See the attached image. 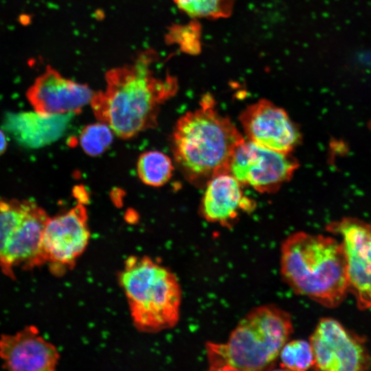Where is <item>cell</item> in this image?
Masks as SVG:
<instances>
[{
    "instance_id": "cell-21",
    "label": "cell",
    "mask_w": 371,
    "mask_h": 371,
    "mask_svg": "<svg viewBox=\"0 0 371 371\" xmlns=\"http://www.w3.org/2000/svg\"><path fill=\"white\" fill-rule=\"evenodd\" d=\"M8 147V138L5 133L0 129V156L6 150Z\"/></svg>"
},
{
    "instance_id": "cell-3",
    "label": "cell",
    "mask_w": 371,
    "mask_h": 371,
    "mask_svg": "<svg viewBox=\"0 0 371 371\" xmlns=\"http://www.w3.org/2000/svg\"><path fill=\"white\" fill-rule=\"evenodd\" d=\"M280 271L295 293L327 307L339 305L349 290L343 245L329 236H289L281 245Z\"/></svg>"
},
{
    "instance_id": "cell-15",
    "label": "cell",
    "mask_w": 371,
    "mask_h": 371,
    "mask_svg": "<svg viewBox=\"0 0 371 371\" xmlns=\"http://www.w3.org/2000/svg\"><path fill=\"white\" fill-rule=\"evenodd\" d=\"M174 165L171 159L162 152L146 151L141 154L137 163L139 179L146 185L161 186L171 179Z\"/></svg>"
},
{
    "instance_id": "cell-12",
    "label": "cell",
    "mask_w": 371,
    "mask_h": 371,
    "mask_svg": "<svg viewBox=\"0 0 371 371\" xmlns=\"http://www.w3.org/2000/svg\"><path fill=\"white\" fill-rule=\"evenodd\" d=\"M0 359L5 369L14 371H54L60 354L34 326L0 337Z\"/></svg>"
},
{
    "instance_id": "cell-1",
    "label": "cell",
    "mask_w": 371,
    "mask_h": 371,
    "mask_svg": "<svg viewBox=\"0 0 371 371\" xmlns=\"http://www.w3.org/2000/svg\"><path fill=\"white\" fill-rule=\"evenodd\" d=\"M155 58L154 52L146 51L132 63L110 69L104 90L95 92L91 100L96 118L120 138L155 127L161 106L177 91L176 78L155 74Z\"/></svg>"
},
{
    "instance_id": "cell-14",
    "label": "cell",
    "mask_w": 371,
    "mask_h": 371,
    "mask_svg": "<svg viewBox=\"0 0 371 371\" xmlns=\"http://www.w3.org/2000/svg\"><path fill=\"white\" fill-rule=\"evenodd\" d=\"M204 187L200 212L207 221L231 226L240 211L251 212L255 207L253 201L243 195L242 185L230 173L213 177Z\"/></svg>"
},
{
    "instance_id": "cell-11",
    "label": "cell",
    "mask_w": 371,
    "mask_h": 371,
    "mask_svg": "<svg viewBox=\"0 0 371 371\" xmlns=\"http://www.w3.org/2000/svg\"><path fill=\"white\" fill-rule=\"evenodd\" d=\"M94 93L87 85L65 78L47 66L28 88L26 97L36 113L54 116L79 113L91 102Z\"/></svg>"
},
{
    "instance_id": "cell-9",
    "label": "cell",
    "mask_w": 371,
    "mask_h": 371,
    "mask_svg": "<svg viewBox=\"0 0 371 371\" xmlns=\"http://www.w3.org/2000/svg\"><path fill=\"white\" fill-rule=\"evenodd\" d=\"M239 120L249 140L260 146L283 153H291L302 140L297 124L284 109L261 99L248 106Z\"/></svg>"
},
{
    "instance_id": "cell-13",
    "label": "cell",
    "mask_w": 371,
    "mask_h": 371,
    "mask_svg": "<svg viewBox=\"0 0 371 371\" xmlns=\"http://www.w3.org/2000/svg\"><path fill=\"white\" fill-rule=\"evenodd\" d=\"M48 218L45 210L34 201L1 260L0 269L5 276L14 279L15 268L31 269L45 264L42 240Z\"/></svg>"
},
{
    "instance_id": "cell-7",
    "label": "cell",
    "mask_w": 371,
    "mask_h": 371,
    "mask_svg": "<svg viewBox=\"0 0 371 371\" xmlns=\"http://www.w3.org/2000/svg\"><path fill=\"white\" fill-rule=\"evenodd\" d=\"M87 211L79 203L65 212L48 218L42 247L45 264L52 272L60 274L75 265L90 239Z\"/></svg>"
},
{
    "instance_id": "cell-8",
    "label": "cell",
    "mask_w": 371,
    "mask_h": 371,
    "mask_svg": "<svg viewBox=\"0 0 371 371\" xmlns=\"http://www.w3.org/2000/svg\"><path fill=\"white\" fill-rule=\"evenodd\" d=\"M314 366L326 371L367 370L370 358L361 339L332 318H323L311 338Z\"/></svg>"
},
{
    "instance_id": "cell-6",
    "label": "cell",
    "mask_w": 371,
    "mask_h": 371,
    "mask_svg": "<svg viewBox=\"0 0 371 371\" xmlns=\"http://www.w3.org/2000/svg\"><path fill=\"white\" fill-rule=\"evenodd\" d=\"M298 166L291 153L275 151L245 139L234 153L229 173L242 186L262 193H273L291 179Z\"/></svg>"
},
{
    "instance_id": "cell-17",
    "label": "cell",
    "mask_w": 371,
    "mask_h": 371,
    "mask_svg": "<svg viewBox=\"0 0 371 371\" xmlns=\"http://www.w3.org/2000/svg\"><path fill=\"white\" fill-rule=\"evenodd\" d=\"M183 12L192 18L218 19L229 17L236 0H174Z\"/></svg>"
},
{
    "instance_id": "cell-10",
    "label": "cell",
    "mask_w": 371,
    "mask_h": 371,
    "mask_svg": "<svg viewBox=\"0 0 371 371\" xmlns=\"http://www.w3.org/2000/svg\"><path fill=\"white\" fill-rule=\"evenodd\" d=\"M328 229L342 237L349 290L358 306L371 308V225L346 218L330 224Z\"/></svg>"
},
{
    "instance_id": "cell-19",
    "label": "cell",
    "mask_w": 371,
    "mask_h": 371,
    "mask_svg": "<svg viewBox=\"0 0 371 371\" xmlns=\"http://www.w3.org/2000/svg\"><path fill=\"white\" fill-rule=\"evenodd\" d=\"M113 134L111 128L103 122L91 124L82 130L79 137L80 145L88 155L96 157L111 146Z\"/></svg>"
},
{
    "instance_id": "cell-16",
    "label": "cell",
    "mask_w": 371,
    "mask_h": 371,
    "mask_svg": "<svg viewBox=\"0 0 371 371\" xmlns=\"http://www.w3.org/2000/svg\"><path fill=\"white\" fill-rule=\"evenodd\" d=\"M33 202L28 199L0 200V262L7 245Z\"/></svg>"
},
{
    "instance_id": "cell-2",
    "label": "cell",
    "mask_w": 371,
    "mask_h": 371,
    "mask_svg": "<svg viewBox=\"0 0 371 371\" xmlns=\"http://www.w3.org/2000/svg\"><path fill=\"white\" fill-rule=\"evenodd\" d=\"M171 139L175 161L183 176L196 186H205L213 177L229 173L234 153L245 139L217 111L207 94L199 108L177 120Z\"/></svg>"
},
{
    "instance_id": "cell-4",
    "label": "cell",
    "mask_w": 371,
    "mask_h": 371,
    "mask_svg": "<svg viewBox=\"0 0 371 371\" xmlns=\"http://www.w3.org/2000/svg\"><path fill=\"white\" fill-rule=\"evenodd\" d=\"M293 332L291 315L273 305L255 307L225 342L205 345L210 370L251 371L269 367Z\"/></svg>"
},
{
    "instance_id": "cell-18",
    "label": "cell",
    "mask_w": 371,
    "mask_h": 371,
    "mask_svg": "<svg viewBox=\"0 0 371 371\" xmlns=\"http://www.w3.org/2000/svg\"><path fill=\"white\" fill-rule=\"evenodd\" d=\"M278 357L281 367L285 370L302 371L314 366L313 349L310 341L306 340L287 341Z\"/></svg>"
},
{
    "instance_id": "cell-20",
    "label": "cell",
    "mask_w": 371,
    "mask_h": 371,
    "mask_svg": "<svg viewBox=\"0 0 371 371\" xmlns=\"http://www.w3.org/2000/svg\"><path fill=\"white\" fill-rule=\"evenodd\" d=\"M177 41L186 52L197 54L201 52V27L196 21H192L176 30Z\"/></svg>"
},
{
    "instance_id": "cell-5",
    "label": "cell",
    "mask_w": 371,
    "mask_h": 371,
    "mask_svg": "<svg viewBox=\"0 0 371 371\" xmlns=\"http://www.w3.org/2000/svg\"><path fill=\"white\" fill-rule=\"evenodd\" d=\"M137 330L157 333L179 319L181 289L175 274L148 256L128 257L119 276Z\"/></svg>"
}]
</instances>
